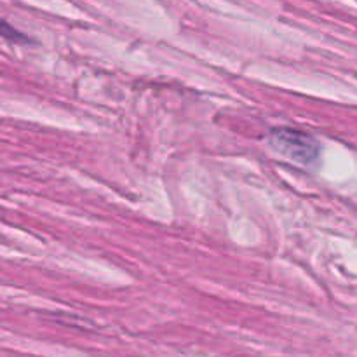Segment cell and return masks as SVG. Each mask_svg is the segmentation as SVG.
I'll list each match as a JSON object with an SVG mask.
<instances>
[{"label":"cell","mask_w":357,"mask_h":357,"mask_svg":"<svg viewBox=\"0 0 357 357\" xmlns=\"http://www.w3.org/2000/svg\"><path fill=\"white\" fill-rule=\"evenodd\" d=\"M268 143L281 155L300 164H312L319 159V143L307 132L291 128H275L268 132Z\"/></svg>","instance_id":"cell-1"}]
</instances>
